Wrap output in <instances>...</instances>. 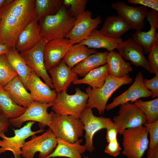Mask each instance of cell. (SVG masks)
<instances>
[{
  "label": "cell",
  "instance_id": "1",
  "mask_svg": "<svg viewBox=\"0 0 158 158\" xmlns=\"http://www.w3.org/2000/svg\"><path fill=\"white\" fill-rule=\"evenodd\" d=\"M35 0H13L0 9V44L15 47L18 36L36 18Z\"/></svg>",
  "mask_w": 158,
  "mask_h": 158
},
{
  "label": "cell",
  "instance_id": "2",
  "mask_svg": "<svg viewBox=\"0 0 158 158\" xmlns=\"http://www.w3.org/2000/svg\"><path fill=\"white\" fill-rule=\"evenodd\" d=\"M76 19L70 15L66 8L63 5L56 14L39 20L41 35L48 42L66 38L73 27Z\"/></svg>",
  "mask_w": 158,
  "mask_h": 158
},
{
  "label": "cell",
  "instance_id": "3",
  "mask_svg": "<svg viewBox=\"0 0 158 158\" xmlns=\"http://www.w3.org/2000/svg\"><path fill=\"white\" fill-rule=\"evenodd\" d=\"M133 80L128 75L117 78L108 74L101 87L93 88L89 86L86 89L88 96L87 108H96L100 115L103 114L107 102L114 92L122 85L130 83Z\"/></svg>",
  "mask_w": 158,
  "mask_h": 158
},
{
  "label": "cell",
  "instance_id": "4",
  "mask_svg": "<svg viewBox=\"0 0 158 158\" xmlns=\"http://www.w3.org/2000/svg\"><path fill=\"white\" fill-rule=\"evenodd\" d=\"M49 129L57 138L74 143L83 135V125L79 118L52 111Z\"/></svg>",
  "mask_w": 158,
  "mask_h": 158
},
{
  "label": "cell",
  "instance_id": "5",
  "mask_svg": "<svg viewBox=\"0 0 158 158\" xmlns=\"http://www.w3.org/2000/svg\"><path fill=\"white\" fill-rule=\"evenodd\" d=\"M75 94L70 95L66 91L57 93L52 109L55 113L79 118L82 112L87 108L88 95L79 88L75 89Z\"/></svg>",
  "mask_w": 158,
  "mask_h": 158
},
{
  "label": "cell",
  "instance_id": "6",
  "mask_svg": "<svg viewBox=\"0 0 158 158\" xmlns=\"http://www.w3.org/2000/svg\"><path fill=\"white\" fill-rule=\"evenodd\" d=\"M148 132L143 125L125 130L123 136L122 154L127 158H142L148 149Z\"/></svg>",
  "mask_w": 158,
  "mask_h": 158
},
{
  "label": "cell",
  "instance_id": "7",
  "mask_svg": "<svg viewBox=\"0 0 158 158\" xmlns=\"http://www.w3.org/2000/svg\"><path fill=\"white\" fill-rule=\"evenodd\" d=\"M57 144V138L49 129L40 135H32L29 140L25 142L21 155L24 158H34L35 154L39 152L40 158H46L53 152Z\"/></svg>",
  "mask_w": 158,
  "mask_h": 158
},
{
  "label": "cell",
  "instance_id": "8",
  "mask_svg": "<svg viewBox=\"0 0 158 158\" xmlns=\"http://www.w3.org/2000/svg\"><path fill=\"white\" fill-rule=\"evenodd\" d=\"M113 120L118 134L120 135L126 129L137 127L147 122L141 110L135 103L129 102L120 105L118 114Z\"/></svg>",
  "mask_w": 158,
  "mask_h": 158
},
{
  "label": "cell",
  "instance_id": "9",
  "mask_svg": "<svg viewBox=\"0 0 158 158\" xmlns=\"http://www.w3.org/2000/svg\"><path fill=\"white\" fill-rule=\"evenodd\" d=\"M53 105V102L46 103L34 101L20 116L10 119L11 125L20 128L23 123L29 121L38 122L41 129H43L46 126L49 127L51 122L52 111L49 113L47 109Z\"/></svg>",
  "mask_w": 158,
  "mask_h": 158
},
{
  "label": "cell",
  "instance_id": "10",
  "mask_svg": "<svg viewBox=\"0 0 158 158\" xmlns=\"http://www.w3.org/2000/svg\"><path fill=\"white\" fill-rule=\"evenodd\" d=\"M35 122L29 121L22 127L18 129H13L14 135L12 137H7L4 133L0 134V154L7 151L11 152L15 158H20L21 150L25 142V140L34 135L44 131V129L33 131L31 128Z\"/></svg>",
  "mask_w": 158,
  "mask_h": 158
},
{
  "label": "cell",
  "instance_id": "11",
  "mask_svg": "<svg viewBox=\"0 0 158 158\" xmlns=\"http://www.w3.org/2000/svg\"><path fill=\"white\" fill-rule=\"evenodd\" d=\"M48 42L44 38L35 47L20 53L29 67L39 77H41L51 89L54 87L51 78L46 69L44 59V49Z\"/></svg>",
  "mask_w": 158,
  "mask_h": 158
},
{
  "label": "cell",
  "instance_id": "12",
  "mask_svg": "<svg viewBox=\"0 0 158 158\" xmlns=\"http://www.w3.org/2000/svg\"><path fill=\"white\" fill-rule=\"evenodd\" d=\"M84 126L85 139L84 145L86 150L90 152L94 150L93 139L95 134L98 131L106 129L108 126L113 123L111 119L95 116L92 109L86 108L82 112L79 117Z\"/></svg>",
  "mask_w": 158,
  "mask_h": 158
},
{
  "label": "cell",
  "instance_id": "13",
  "mask_svg": "<svg viewBox=\"0 0 158 158\" xmlns=\"http://www.w3.org/2000/svg\"><path fill=\"white\" fill-rule=\"evenodd\" d=\"M101 22L100 16L92 18L91 12L85 11L76 19L73 27L66 37L68 39L70 45L80 43L88 37Z\"/></svg>",
  "mask_w": 158,
  "mask_h": 158
},
{
  "label": "cell",
  "instance_id": "14",
  "mask_svg": "<svg viewBox=\"0 0 158 158\" xmlns=\"http://www.w3.org/2000/svg\"><path fill=\"white\" fill-rule=\"evenodd\" d=\"M111 6L116 10L118 16L121 18L131 29L140 31L143 28L144 20L149 11L147 7L141 6H130L120 1L113 3Z\"/></svg>",
  "mask_w": 158,
  "mask_h": 158
},
{
  "label": "cell",
  "instance_id": "15",
  "mask_svg": "<svg viewBox=\"0 0 158 158\" xmlns=\"http://www.w3.org/2000/svg\"><path fill=\"white\" fill-rule=\"evenodd\" d=\"M144 79L142 72H139L132 85L126 91L115 98L111 103L107 104L105 110L109 111L130 101L132 103L140 98L152 97V92L143 85Z\"/></svg>",
  "mask_w": 158,
  "mask_h": 158
},
{
  "label": "cell",
  "instance_id": "16",
  "mask_svg": "<svg viewBox=\"0 0 158 158\" xmlns=\"http://www.w3.org/2000/svg\"><path fill=\"white\" fill-rule=\"evenodd\" d=\"M150 26L147 32L136 31L132 35V39L141 45L144 53L147 54L155 44L158 45V34L156 32L158 28V11L151 9L146 17Z\"/></svg>",
  "mask_w": 158,
  "mask_h": 158
},
{
  "label": "cell",
  "instance_id": "17",
  "mask_svg": "<svg viewBox=\"0 0 158 158\" xmlns=\"http://www.w3.org/2000/svg\"><path fill=\"white\" fill-rule=\"evenodd\" d=\"M116 49L122 57L134 66H141L150 72L148 61L144 55L143 47L129 38L118 44Z\"/></svg>",
  "mask_w": 158,
  "mask_h": 158
},
{
  "label": "cell",
  "instance_id": "18",
  "mask_svg": "<svg viewBox=\"0 0 158 158\" xmlns=\"http://www.w3.org/2000/svg\"><path fill=\"white\" fill-rule=\"evenodd\" d=\"M48 71L51 77L54 89L57 93L62 91H67L71 84L78 79V75L63 59Z\"/></svg>",
  "mask_w": 158,
  "mask_h": 158
},
{
  "label": "cell",
  "instance_id": "19",
  "mask_svg": "<svg viewBox=\"0 0 158 158\" xmlns=\"http://www.w3.org/2000/svg\"><path fill=\"white\" fill-rule=\"evenodd\" d=\"M27 90H29L34 101L49 103L54 102L57 93L44 83L34 71L31 73L27 84Z\"/></svg>",
  "mask_w": 158,
  "mask_h": 158
},
{
  "label": "cell",
  "instance_id": "20",
  "mask_svg": "<svg viewBox=\"0 0 158 158\" xmlns=\"http://www.w3.org/2000/svg\"><path fill=\"white\" fill-rule=\"evenodd\" d=\"M67 38L55 39L48 42L44 49V59L46 70L58 64L63 59L70 46Z\"/></svg>",
  "mask_w": 158,
  "mask_h": 158
},
{
  "label": "cell",
  "instance_id": "21",
  "mask_svg": "<svg viewBox=\"0 0 158 158\" xmlns=\"http://www.w3.org/2000/svg\"><path fill=\"white\" fill-rule=\"evenodd\" d=\"M43 38L40 34L38 21L35 18L21 32L15 48L19 53L27 51L36 46Z\"/></svg>",
  "mask_w": 158,
  "mask_h": 158
},
{
  "label": "cell",
  "instance_id": "22",
  "mask_svg": "<svg viewBox=\"0 0 158 158\" xmlns=\"http://www.w3.org/2000/svg\"><path fill=\"white\" fill-rule=\"evenodd\" d=\"M12 100L18 105L26 108L34 101L18 75L3 87Z\"/></svg>",
  "mask_w": 158,
  "mask_h": 158
},
{
  "label": "cell",
  "instance_id": "23",
  "mask_svg": "<svg viewBox=\"0 0 158 158\" xmlns=\"http://www.w3.org/2000/svg\"><path fill=\"white\" fill-rule=\"evenodd\" d=\"M57 144L53 152L46 158L67 157L82 158L81 154L87 150L84 145H81L83 140L79 139L74 143H71L57 138Z\"/></svg>",
  "mask_w": 158,
  "mask_h": 158
},
{
  "label": "cell",
  "instance_id": "24",
  "mask_svg": "<svg viewBox=\"0 0 158 158\" xmlns=\"http://www.w3.org/2000/svg\"><path fill=\"white\" fill-rule=\"evenodd\" d=\"M122 41L121 38L113 39L109 37L96 28L88 37L79 43L89 48H104L110 52L116 49L118 44Z\"/></svg>",
  "mask_w": 158,
  "mask_h": 158
},
{
  "label": "cell",
  "instance_id": "25",
  "mask_svg": "<svg viewBox=\"0 0 158 158\" xmlns=\"http://www.w3.org/2000/svg\"><path fill=\"white\" fill-rule=\"evenodd\" d=\"M5 54L8 62L17 73L27 90L28 80L31 73L33 71L27 65L20 53L15 47L10 48Z\"/></svg>",
  "mask_w": 158,
  "mask_h": 158
},
{
  "label": "cell",
  "instance_id": "26",
  "mask_svg": "<svg viewBox=\"0 0 158 158\" xmlns=\"http://www.w3.org/2000/svg\"><path fill=\"white\" fill-rule=\"evenodd\" d=\"M130 29V26L119 16H109L106 18L99 31L109 37L118 39Z\"/></svg>",
  "mask_w": 158,
  "mask_h": 158
},
{
  "label": "cell",
  "instance_id": "27",
  "mask_svg": "<svg viewBox=\"0 0 158 158\" xmlns=\"http://www.w3.org/2000/svg\"><path fill=\"white\" fill-rule=\"evenodd\" d=\"M106 60L109 67V74L114 77L122 78L133 71L130 63L126 62L118 51L109 52Z\"/></svg>",
  "mask_w": 158,
  "mask_h": 158
},
{
  "label": "cell",
  "instance_id": "28",
  "mask_svg": "<svg viewBox=\"0 0 158 158\" xmlns=\"http://www.w3.org/2000/svg\"><path fill=\"white\" fill-rule=\"evenodd\" d=\"M109 52H97L92 54L76 65L72 71L78 75L84 77L92 70L107 63Z\"/></svg>",
  "mask_w": 158,
  "mask_h": 158
},
{
  "label": "cell",
  "instance_id": "29",
  "mask_svg": "<svg viewBox=\"0 0 158 158\" xmlns=\"http://www.w3.org/2000/svg\"><path fill=\"white\" fill-rule=\"evenodd\" d=\"M109 72V66L106 63L92 70L83 78L77 79L72 83L74 85L86 84L93 88H99L104 84Z\"/></svg>",
  "mask_w": 158,
  "mask_h": 158
},
{
  "label": "cell",
  "instance_id": "30",
  "mask_svg": "<svg viewBox=\"0 0 158 158\" xmlns=\"http://www.w3.org/2000/svg\"><path fill=\"white\" fill-rule=\"evenodd\" d=\"M97 52L95 49L89 48L80 43L75 44L70 46L63 60L72 68L90 55Z\"/></svg>",
  "mask_w": 158,
  "mask_h": 158
},
{
  "label": "cell",
  "instance_id": "31",
  "mask_svg": "<svg viewBox=\"0 0 158 158\" xmlns=\"http://www.w3.org/2000/svg\"><path fill=\"white\" fill-rule=\"evenodd\" d=\"M0 109L10 119L20 116L26 108L16 104L3 87L0 85Z\"/></svg>",
  "mask_w": 158,
  "mask_h": 158
},
{
  "label": "cell",
  "instance_id": "32",
  "mask_svg": "<svg viewBox=\"0 0 158 158\" xmlns=\"http://www.w3.org/2000/svg\"><path fill=\"white\" fill-rule=\"evenodd\" d=\"M61 0H35L36 18L38 21L42 18L56 14L63 5Z\"/></svg>",
  "mask_w": 158,
  "mask_h": 158
},
{
  "label": "cell",
  "instance_id": "33",
  "mask_svg": "<svg viewBox=\"0 0 158 158\" xmlns=\"http://www.w3.org/2000/svg\"><path fill=\"white\" fill-rule=\"evenodd\" d=\"M142 111L147 119V122L153 123L158 120V98L144 101L138 99L134 102Z\"/></svg>",
  "mask_w": 158,
  "mask_h": 158
},
{
  "label": "cell",
  "instance_id": "34",
  "mask_svg": "<svg viewBox=\"0 0 158 158\" xmlns=\"http://www.w3.org/2000/svg\"><path fill=\"white\" fill-rule=\"evenodd\" d=\"M18 75L8 62L5 54L0 55V85L4 87Z\"/></svg>",
  "mask_w": 158,
  "mask_h": 158
},
{
  "label": "cell",
  "instance_id": "35",
  "mask_svg": "<svg viewBox=\"0 0 158 158\" xmlns=\"http://www.w3.org/2000/svg\"><path fill=\"white\" fill-rule=\"evenodd\" d=\"M87 0H64L63 5L66 7H69L70 15L76 19L85 11Z\"/></svg>",
  "mask_w": 158,
  "mask_h": 158
},
{
  "label": "cell",
  "instance_id": "36",
  "mask_svg": "<svg viewBox=\"0 0 158 158\" xmlns=\"http://www.w3.org/2000/svg\"><path fill=\"white\" fill-rule=\"evenodd\" d=\"M143 125L147 129L150 135L149 150H152L158 146V120L152 123H145Z\"/></svg>",
  "mask_w": 158,
  "mask_h": 158
},
{
  "label": "cell",
  "instance_id": "37",
  "mask_svg": "<svg viewBox=\"0 0 158 158\" xmlns=\"http://www.w3.org/2000/svg\"><path fill=\"white\" fill-rule=\"evenodd\" d=\"M148 54L150 72L155 75L158 73V45L155 44Z\"/></svg>",
  "mask_w": 158,
  "mask_h": 158
},
{
  "label": "cell",
  "instance_id": "38",
  "mask_svg": "<svg viewBox=\"0 0 158 158\" xmlns=\"http://www.w3.org/2000/svg\"><path fill=\"white\" fill-rule=\"evenodd\" d=\"M143 85L152 93V98H157L158 97V73L155 74L153 78L148 79H144Z\"/></svg>",
  "mask_w": 158,
  "mask_h": 158
},
{
  "label": "cell",
  "instance_id": "39",
  "mask_svg": "<svg viewBox=\"0 0 158 158\" xmlns=\"http://www.w3.org/2000/svg\"><path fill=\"white\" fill-rule=\"evenodd\" d=\"M108 143L104 150L105 153L114 157H116L120 154L121 149L118 141L117 139Z\"/></svg>",
  "mask_w": 158,
  "mask_h": 158
},
{
  "label": "cell",
  "instance_id": "40",
  "mask_svg": "<svg viewBox=\"0 0 158 158\" xmlns=\"http://www.w3.org/2000/svg\"><path fill=\"white\" fill-rule=\"evenodd\" d=\"M128 3L139 4L158 11V0H128Z\"/></svg>",
  "mask_w": 158,
  "mask_h": 158
},
{
  "label": "cell",
  "instance_id": "41",
  "mask_svg": "<svg viewBox=\"0 0 158 158\" xmlns=\"http://www.w3.org/2000/svg\"><path fill=\"white\" fill-rule=\"evenodd\" d=\"M106 129L107 130L106 138L108 143L117 139L118 133L114 122L109 125Z\"/></svg>",
  "mask_w": 158,
  "mask_h": 158
},
{
  "label": "cell",
  "instance_id": "42",
  "mask_svg": "<svg viewBox=\"0 0 158 158\" xmlns=\"http://www.w3.org/2000/svg\"><path fill=\"white\" fill-rule=\"evenodd\" d=\"M10 125V119L0 109V134L8 132Z\"/></svg>",
  "mask_w": 158,
  "mask_h": 158
},
{
  "label": "cell",
  "instance_id": "43",
  "mask_svg": "<svg viewBox=\"0 0 158 158\" xmlns=\"http://www.w3.org/2000/svg\"><path fill=\"white\" fill-rule=\"evenodd\" d=\"M147 158H158V146L152 150H148L147 152Z\"/></svg>",
  "mask_w": 158,
  "mask_h": 158
},
{
  "label": "cell",
  "instance_id": "44",
  "mask_svg": "<svg viewBox=\"0 0 158 158\" xmlns=\"http://www.w3.org/2000/svg\"><path fill=\"white\" fill-rule=\"evenodd\" d=\"M10 48L6 44H0V55L5 54L9 50Z\"/></svg>",
  "mask_w": 158,
  "mask_h": 158
},
{
  "label": "cell",
  "instance_id": "45",
  "mask_svg": "<svg viewBox=\"0 0 158 158\" xmlns=\"http://www.w3.org/2000/svg\"><path fill=\"white\" fill-rule=\"evenodd\" d=\"M13 0H0V9L11 2Z\"/></svg>",
  "mask_w": 158,
  "mask_h": 158
},
{
  "label": "cell",
  "instance_id": "46",
  "mask_svg": "<svg viewBox=\"0 0 158 158\" xmlns=\"http://www.w3.org/2000/svg\"><path fill=\"white\" fill-rule=\"evenodd\" d=\"M85 158H89L88 157H85Z\"/></svg>",
  "mask_w": 158,
  "mask_h": 158
}]
</instances>
